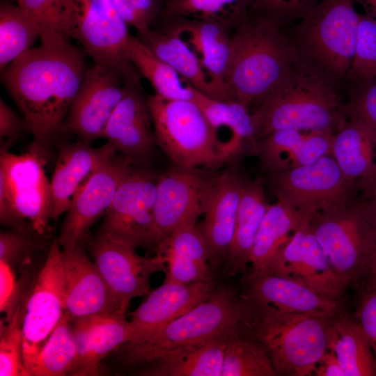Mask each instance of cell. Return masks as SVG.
Instances as JSON below:
<instances>
[{
  "label": "cell",
  "instance_id": "f35d334b",
  "mask_svg": "<svg viewBox=\"0 0 376 376\" xmlns=\"http://www.w3.org/2000/svg\"><path fill=\"white\" fill-rule=\"evenodd\" d=\"M39 24L19 6L2 3L0 7V68L33 47L40 38Z\"/></svg>",
  "mask_w": 376,
  "mask_h": 376
},
{
  "label": "cell",
  "instance_id": "4316f807",
  "mask_svg": "<svg viewBox=\"0 0 376 376\" xmlns=\"http://www.w3.org/2000/svg\"><path fill=\"white\" fill-rule=\"evenodd\" d=\"M301 132L278 130L258 141L257 155L264 172L269 174L306 166L331 155L334 134Z\"/></svg>",
  "mask_w": 376,
  "mask_h": 376
},
{
  "label": "cell",
  "instance_id": "ffe728a7",
  "mask_svg": "<svg viewBox=\"0 0 376 376\" xmlns=\"http://www.w3.org/2000/svg\"><path fill=\"white\" fill-rule=\"evenodd\" d=\"M245 183L232 169L210 178L205 217L198 228L205 241L213 271L224 264Z\"/></svg>",
  "mask_w": 376,
  "mask_h": 376
},
{
  "label": "cell",
  "instance_id": "44dd1931",
  "mask_svg": "<svg viewBox=\"0 0 376 376\" xmlns=\"http://www.w3.org/2000/svg\"><path fill=\"white\" fill-rule=\"evenodd\" d=\"M127 91L112 113L102 138L136 166H147L157 146L147 98L139 86L128 84Z\"/></svg>",
  "mask_w": 376,
  "mask_h": 376
},
{
  "label": "cell",
  "instance_id": "4fadbf2b",
  "mask_svg": "<svg viewBox=\"0 0 376 376\" xmlns=\"http://www.w3.org/2000/svg\"><path fill=\"white\" fill-rule=\"evenodd\" d=\"M61 251L55 239L22 311V355L26 370L65 311Z\"/></svg>",
  "mask_w": 376,
  "mask_h": 376
},
{
  "label": "cell",
  "instance_id": "7a4b0ae2",
  "mask_svg": "<svg viewBox=\"0 0 376 376\" xmlns=\"http://www.w3.org/2000/svg\"><path fill=\"white\" fill-rule=\"evenodd\" d=\"M233 30L225 84L231 100L257 107L292 70L294 51L267 15L248 17Z\"/></svg>",
  "mask_w": 376,
  "mask_h": 376
},
{
  "label": "cell",
  "instance_id": "83f0119b",
  "mask_svg": "<svg viewBox=\"0 0 376 376\" xmlns=\"http://www.w3.org/2000/svg\"><path fill=\"white\" fill-rule=\"evenodd\" d=\"M169 29L188 45L212 81L229 95L225 74L231 51L230 30L212 20L173 18ZM231 100V99H230Z\"/></svg>",
  "mask_w": 376,
  "mask_h": 376
},
{
  "label": "cell",
  "instance_id": "d4e9b609",
  "mask_svg": "<svg viewBox=\"0 0 376 376\" xmlns=\"http://www.w3.org/2000/svg\"><path fill=\"white\" fill-rule=\"evenodd\" d=\"M334 134L331 155L343 176L366 198L376 195V134L349 118Z\"/></svg>",
  "mask_w": 376,
  "mask_h": 376
},
{
  "label": "cell",
  "instance_id": "c3c4849f",
  "mask_svg": "<svg viewBox=\"0 0 376 376\" xmlns=\"http://www.w3.org/2000/svg\"><path fill=\"white\" fill-rule=\"evenodd\" d=\"M355 318L369 339L376 360V289L363 292Z\"/></svg>",
  "mask_w": 376,
  "mask_h": 376
},
{
  "label": "cell",
  "instance_id": "ba28073f",
  "mask_svg": "<svg viewBox=\"0 0 376 376\" xmlns=\"http://www.w3.org/2000/svg\"><path fill=\"white\" fill-rule=\"evenodd\" d=\"M15 155L2 149L0 155V220L15 230L31 228L43 235L51 219L50 182L43 153L37 148Z\"/></svg>",
  "mask_w": 376,
  "mask_h": 376
},
{
  "label": "cell",
  "instance_id": "484cf974",
  "mask_svg": "<svg viewBox=\"0 0 376 376\" xmlns=\"http://www.w3.org/2000/svg\"><path fill=\"white\" fill-rule=\"evenodd\" d=\"M116 154V149L109 143L98 148L80 139L61 144L50 181L51 219L56 220L67 212L82 182Z\"/></svg>",
  "mask_w": 376,
  "mask_h": 376
},
{
  "label": "cell",
  "instance_id": "5bb4252c",
  "mask_svg": "<svg viewBox=\"0 0 376 376\" xmlns=\"http://www.w3.org/2000/svg\"><path fill=\"white\" fill-rule=\"evenodd\" d=\"M93 262L111 292L126 312L130 300L151 292L150 276L166 271L160 256L145 258L135 248L107 235L87 236Z\"/></svg>",
  "mask_w": 376,
  "mask_h": 376
},
{
  "label": "cell",
  "instance_id": "60d3db41",
  "mask_svg": "<svg viewBox=\"0 0 376 376\" xmlns=\"http://www.w3.org/2000/svg\"><path fill=\"white\" fill-rule=\"evenodd\" d=\"M17 3L40 26V40L72 37L81 0H17Z\"/></svg>",
  "mask_w": 376,
  "mask_h": 376
},
{
  "label": "cell",
  "instance_id": "2e32d148",
  "mask_svg": "<svg viewBox=\"0 0 376 376\" xmlns=\"http://www.w3.org/2000/svg\"><path fill=\"white\" fill-rule=\"evenodd\" d=\"M127 84L109 67L95 63L86 72L62 131L87 143L102 138L112 113L127 93Z\"/></svg>",
  "mask_w": 376,
  "mask_h": 376
},
{
  "label": "cell",
  "instance_id": "f546056e",
  "mask_svg": "<svg viewBox=\"0 0 376 376\" xmlns=\"http://www.w3.org/2000/svg\"><path fill=\"white\" fill-rule=\"evenodd\" d=\"M194 91V102L204 113L217 139L225 130L228 132L226 162H231L247 151L257 154L258 125L249 108L237 100H216L196 89Z\"/></svg>",
  "mask_w": 376,
  "mask_h": 376
},
{
  "label": "cell",
  "instance_id": "db71d44e",
  "mask_svg": "<svg viewBox=\"0 0 376 376\" xmlns=\"http://www.w3.org/2000/svg\"><path fill=\"white\" fill-rule=\"evenodd\" d=\"M357 2L364 3L366 7L368 8L367 14L376 19V0H357Z\"/></svg>",
  "mask_w": 376,
  "mask_h": 376
},
{
  "label": "cell",
  "instance_id": "5b68a950",
  "mask_svg": "<svg viewBox=\"0 0 376 376\" xmlns=\"http://www.w3.org/2000/svg\"><path fill=\"white\" fill-rule=\"evenodd\" d=\"M251 308L246 329L265 348L276 375H313L329 349L333 318Z\"/></svg>",
  "mask_w": 376,
  "mask_h": 376
},
{
  "label": "cell",
  "instance_id": "52a82bcc",
  "mask_svg": "<svg viewBox=\"0 0 376 376\" xmlns=\"http://www.w3.org/2000/svg\"><path fill=\"white\" fill-rule=\"evenodd\" d=\"M147 102L157 146L175 166L217 169L226 164L215 133L196 103L169 100L156 93Z\"/></svg>",
  "mask_w": 376,
  "mask_h": 376
},
{
  "label": "cell",
  "instance_id": "d6986e66",
  "mask_svg": "<svg viewBox=\"0 0 376 376\" xmlns=\"http://www.w3.org/2000/svg\"><path fill=\"white\" fill-rule=\"evenodd\" d=\"M210 178L175 166L158 175L154 218L162 240L204 214Z\"/></svg>",
  "mask_w": 376,
  "mask_h": 376
},
{
  "label": "cell",
  "instance_id": "9a60e30c",
  "mask_svg": "<svg viewBox=\"0 0 376 376\" xmlns=\"http://www.w3.org/2000/svg\"><path fill=\"white\" fill-rule=\"evenodd\" d=\"M135 166L130 158L116 154L82 182L70 202L57 239L62 249L81 244L91 226L110 207L120 185Z\"/></svg>",
  "mask_w": 376,
  "mask_h": 376
},
{
  "label": "cell",
  "instance_id": "816d5d0a",
  "mask_svg": "<svg viewBox=\"0 0 376 376\" xmlns=\"http://www.w3.org/2000/svg\"><path fill=\"white\" fill-rule=\"evenodd\" d=\"M313 375L317 376H345L340 361L334 352L328 349L320 359Z\"/></svg>",
  "mask_w": 376,
  "mask_h": 376
},
{
  "label": "cell",
  "instance_id": "f907efd6",
  "mask_svg": "<svg viewBox=\"0 0 376 376\" xmlns=\"http://www.w3.org/2000/svg\"><path fill=\"white\" fill-rule=\"evenodd\" d=\"M28 129L25 119L22 120L7 104L0 99V136L15 141L24 130Z\"/></svg>",
  "mask_w": 376,
  "mask_h": 376
},
{
  "label": "cell",
  "instance_id": "ab89813d",
  "mask_svg": "<svg viewBox=\"0 0 376 376\" xmlns=\"http://www.w3.org/2000/svg\"><path fill=\"white\" fill-rule=\"evenodd\" d=\"M275 375L265 348L246 329L228 336L221 376Z\"/></svg>",
  "mask_w": 376,
  "mask_h": 376
},
{
  "label": "cell",
  "instance_id": "8992f818",
  "mask_svg": "<svg viewBox=\"0 0 376 376\" xmlns=\"http://www.w3.org/2000/svg\"><path fill=\"white\" fill-rule=\"evenodd\" d=\"M310 227L336 274L360 283L376 251V208L373 198L311 214Z\"/></svg>",
  "mask_w": 376,
  "mask_h": 376
},
{
  "label": "cell",
  "instance_id": "f6af8a7d",
  "mask_svg": "<svg viewBox=\"0 0 376 376\" xmlns=\"http://www.w3.org/2000/svg\"><path fill=\"white\" fill-rule=\"evenodd\" d=\"M119 14L127 22L134 26L139 33L151 29L158 7L156 0H112Z\"/></svg>",
  "mask_w": 376,
  "mask_h": 376
},
{
  "label": "cell",
  "instance_id": "b9f144b4",
  "mask_svg": "<svg viewBox=\"0 0 376 376\" xmlns=\"http://www.w3.org/2000/svg\"><path fill=\"white\" fill-rule=\"evenodd\" d=\"M349 75L359 84L376 79V19L368 14H360Z\"/></svg>",
  "mask_w": 376,
  "mask_h": 376
},
{
  "label": "cell",
  "instance_id": "ee69618b",
  "mask_svg": "<svg viewBox=\"0 0 376 376\" xmlns=\"http://www.w3.org/2000/svg\"><path fill=\"white\" fill-rule=\"evenodd\" d=\"M343 111L346 118L361 122L376 134V79L360 83Z\"/></svg>",
  "mask_w": 376,
  "mask_h": 376
},
{
  "label": "cell",
  "instance_id": "d590c367",
  "mask_svg": "<svg viewBox=\"0 0 376 376\" xmlns=\"http://www.w3.org/2000/svg\"><path fill=\"white\" fill-rule=\"evenodd\" d=\"M127 49L130 61L140 75L150 82L156 94L169 100L194 102L195 88L138 38L130 36Z\"/></svg>",
  "mask_w": 376,
  "mask_h": 376
},
{
  "label": "cell",
  "instance_id": "cb8c5ba5",
  "mask_svg": "<svg viewBox=\"0 0 376 376\" xmlns=\"http://www.w3.org/2000/svg\"><path fill=\"white\" fill-rule=\"evenodd\" d=\"M72 320L77 357L69 375H97L103 359L131 340L132 327L124 313H97Z\"/></svg>",
  "mask_w": 376,
  "mask_h": 376
},
{
  "label": "cell",
  "instance_id": "9f6ffc18",
  "mask_svg": "<svg viewBox=\"0 0 376 376\" xmlns=\"http://www.w3.org/2000/svg\"><path fill=\"white\" fill-rule=\"evenodd\" d=\"M15 1H17V0H15Z\"/></svg>",
  "mask_w": 376,
  "mask_h": 376
},
{
  "label": "cell",
  "instance_id": "ac0fdd59",
  "mask_svg": "<svg viewBox=\"0 0 376 376\" xmlns=\"http://www.w3.org/2000/svg\"><path fill=\"white\" fill-rule=\"evenodd\" d=\"M241 295L256 308L334 318L345 311L344 300L322 295L296 281L250 269Z\"/></svg>",
  "mask_w": 376,
  "mask_h": 376
},
{
  "label": "cell",
  "instance_id": "7c38bea8",
  "mask_svg": "<svg viewBox=\"0 0 376 376\" xmlns=\"http://www.w3.org/2000/svg\"><path fill=\"white\" fill-rule=\"evenodd\" d=\"M127 24L112 0H81L72 37L95 63L109 67L125 84H140V73L128 56Z\"/></svg>",
  "mask_w": 376,
  "mask_h": 376
},
{
  "label": "cell",
  "instance_id": "9c48e42d",
  "mask_svg": "<svg viewBox=\"0 0 376 376\" xmlns=\"http://www.w3.org/2000/svg\"><path fill=\"white\" fill-rule=\"evenodd\" d=\"M357 0H322L301 17L298 35L305 54L336 78L349 75L360 14Z\"/></svg>",
  "mask_w": 376,
  "mask_h": 376
},
{
  "label": "cell",
  "instance_id": "11a10c76",
  "mask_svg": "<svg viewBox=\"0 0 376 376\" xmlns=\"http://www.w3.org/2000/svg\"><path fill=\"white\" fill-rule=\"evenodd\" d=\"M373 202L376 208V195L373 198Z\"/></svg>",
  "mask_w": 376,
  "mask_h": 376
},
{
  "label": "cell",
  "instance_id": "74e56055",
  "mask_svg": "<svg viewBox=\"0 0 376 376\" xmlns=\"http://www.w3.org/2000/svg\"><path fill=\"white\" fill-rule=\"evenodd\" d=\"M72 317L65 311L27 369L31 376H61L73 367L77 349L72 329Z\"/></svg>",
  "mask_w": 376,
  "mask_h": 376
},
{
  "label": "cell",
  "instance_id": "d6a6232c",
  "mask_svg": "<svg viewBox=\"0 0 376 376\" xmlns=\"http://www.w3.org/2000/svg\"><path fill=\"white\" fill-rule=\"evenodd\" d=\"M155 55L171 65L195 89L219 100H230L228 94L215 84L201 67L188 45L174 31L151 29L138 38Z\"/></svg>",
  "mask_w": 376,
  "mask_h": 376
},
{
  "label": "cell",
  "instance_id": "4dcf8cb0",
  "mask_svg": "<svg viewBox=\"0 0 376 376\" xmlns=\"http://www.w3.org/2000/svg\"><path fill=\"white\" fill-rule=\"evenodd\" d=\"M230 335L171 350L140 367L139 373L149 376H221Z\"/></svg>",
  "mask_w": 376,
  "mask_h": 376
},
{
  "label": "cell",
  "instance_id": "3957f363",
  "mask_svg": "<svg viewBox=\"0 0 376 376\" xmlns=\"http://www.w3.org/2000/svg\"><path fill=\"white\" fill-rule=\"evenodd\" d=\"M252 313L250 304L236 290L223 286L147 339L121 345L118 357L125 366L140 368L176 347L243 330Z\"/></svg>",
  "mask_w": 376,
  "mask_h": 376
},
{
  "label": "cell",
  "instance_id": "7bdbcfd3",
  "mask_svg": "<svg viewBox=\"0 0 376 376\" xmlns=\"http://www.w3.org/2000/svg\"><path fill=\"white\" fill-rule=\"evenodd\" d=\"M22 313L19 307L8 320V325L1 329L0 375H29L22 355Z\"/></svg>",
  "mask_w": 376,
  "mask_h": 376
},
{
  "label": "cell",
  "instance_id": "277c9868",
  "mask_svg": "<svg viewBox=\"0 0 376 376\" xmlns=\"http://www.w3.org/2000/svg\"><path fill=\"white\" fill-rule=\"evenodd\" d=\"M252 112L259 139L281 130L335 134L347 121L338 97L320 76L293 68Z\"/></svg>",
  "mask_w": 376,
  "mask_h": 376
},
{
  "label": "cell",
  "instance_id": "bcb514c9",
  "mask_svg": "<svg viewBox=\"0 0 376 376\" xmlns=\"http://www.w3.org/2000/svg\"><path fill=\"white\" fill-rule=\"evenodd\" d=\"M34 248V243L26 230L1 231L0 260L12 267L26 260Z\"/></svg>",
  "mask_w": 376,
  "mask_h": 376
},
{
  "label": "cell",
  "instance_id": "e0dca14e",
  "mask_svg": "<svg viewBox=\"0 0 376 376\" xmlns=\"http://www.w3.org/2000/svg\"><path fill=\"white\" fill-rule=\"evenodd\" d=\"M265 271L340 300H343L348 287L334 269L310 227L309 220L277 251Z\"/></svg>",
  "mask_w": 376,
  "mask_h": 376
},
{
  "label": "cell",
  "instance_id": "836d02e7",
  "mask_svg": "<svg viewBox=\"0 0 376 376\" xmlns=\"http://www.w3.org/2000/svg\"><path fill=\"white\" fill-rule=\"evenodd\" d=\"M310 217L281 200L269 205L254 239L251 269L266 270L277 251Z\"/></svg>",
  "mask_w": 376,
  "mask_h": 376
},
{
  "label": "cell",
  "instance_id": "e575fe53",
  "mask_svg": "<svg viewBox=\"0 0 376 376\" xmlns=\"http://www.w3.org/2000/svg\"><path fill=\"white\" fill-rule=\"evenodd\" d=\"M329 349L334 350L345 376H376V360L363 329L346 312L331 320Z\"/></svg>",
  "mask_w": 376,
  "mask_h": 376
},
{
  "label": "cell",
  "instance_id": "30bf717a",
  "mask_svg": "<svg viewBox=\"0 0 376 376\" xmlns=\"http://www.w3.org/2000/svg\"><path fill=\"white\" fill-rule=\"evenodd\" d=\"M267 182L278 200L310 215L366 198L345 179L331 155L269 173Z\"/></svg>",
  "mask_w": 376,
  "mask_h": 376
},
{
  "label": "cell",
  "instance_id": "6da1fadb",
  "mask_svg": "<svg viewBox=\"0 0 376 376\" xmlns=\"http://www.w3.org/2000/svg\"><path fill=\"white\" fill-rule=\"evenodd\" d=\"M63 37L41 39L3 70L2 80L42 153L63 130L87 71L81 50Z\"/></svg>",
  "mask_w": 376,
  "mask_h": 376
},
{
  "label": "cell",
  "instance_id": "f5cc1de1",
  "mask_svg": "<svg viewBox=\"0 0 376 376\" xmlns=\"http://www.w3.org/2000/svg\"><path fill=\"white\" fill-rule=\"evenodd\" d=\"M363 292L376 289V251L373 254L362 280Z\"/></svg>",
  "mask_w": 376,
  "mask_h": 376
},
{
  "label": "cell",
  "instance_id": "1f68e13d",
  "mask_svg": "<svg viewBox=\"0 0 376 376\" xmlns=\"http://www.w3.org/2000/svg\"><path fill=\"white\" fill-rule=\"evenodd\" d=\"M269 205L260 178L245 183L233 237L224 261L226 274L234 276L247 272L254 239Z\"/></svg>",
  "mask_w": 376,
  "mask_h": 376
},
{
  "label": "cell",
  "instance_id": "7402d4cb",
  "mask_svg": "<svg viewBox=\"0 0 376 376\" xmlns=\"http://www.w3.org/2000/svg\"><path fill=\"white\" fill-rule=\"evenodd\" d=\"M81 244L61 251L65 280V310L72 318L97 313H125Z\"/></svg>",
  "mask_w": 376,
  "mask_h": 376
},
{
  "label": "cell",
  "instance_id": "f1b7e54d",
  "mask_svg": "<svg viewBox=\"0 0 376 376\" xmlns=\"http://www.w3.org/2000/svg\"><path fill=\"white\" fill-rule=\"evenodd\" d=\"M155 251L166 264L164 281H214L207 245L196 224L175 230L159 242Z\"/></svg>",
  "mask_w": 376,
  "mask_h": 376
},
{
  "label": "cell",
  "instance_id": "681fc988",
  "mask_svg": "<svg viewBox=\"0 0 376 376\" xmlns=\"http://www.w3.org/2000/svg\"><path fill=\"white\" fill-rule=\"evenodd\" d=\"M16 291L13 267L7 262L0 260V310L8 313V320L13 315L12 311Z\"/></svg>",
  "mask_w": 376,
  "mask_h": 376
},
{
  "label": "cell",
  "instance_id": "8fae6325",
  "mask_svg": "<svg viewBox=\"0 0 376 376\" xmlns=\"http://www.w3.org/2000/svg\"><path fill=\"white\" fill-rule=\"evenodd\" d=\"M158 175L137 166L124 179L105 212L100 233L134 247L155 249L162 240L154 218Z\"/></svg>",
  "mask_w": 376,
  "mask_h": 376
},
{
  "label": "cell",
  "instance_id": "8d00e7d4",
  "mask_svg": "<svg viewBox=\"0 0 376 376\" xmlns=\"http://www.w3.org/2000/svg\"><path fill=\"white\" fill-rule=\"evenodd\" d=\"M256 0H167L164 19L188 18L212 20L234 29L248 17Z\"/></svg>",
  "mask_w": 376,
  "mask_h": 376
},
{
  "label": "cell",
  "instance_id": "603a6c76",
  "mask_svg": "<svg viewBox=\"0 0 376 376\" xmlns=\"http://www.w3.org/2000/svg\"><path fill=\"white\" fill-rule=\"evenodd\" d=\"M217 288L214 281L164 283L148 295L132 314V338L136 343L209 299Z\"/></svg>",
  "mask_w": 376,
  "mask_h": 376
},
{
  "label": "cell",
  "instance_id": "7dc6e473",
  "mask_svg": "<svg viewBox=\"0 0 376 376\" xmlns=\"http://www.w3.org/2000/svg\"><path fill=\"white\" fill-rule=\"evenodd\" d=\"M322 0H256L253 6L276 20L279 18L304 16Z\"/></svg>",
  "mask_w": 376,
  "mask_h": 376
}]
</instances>
